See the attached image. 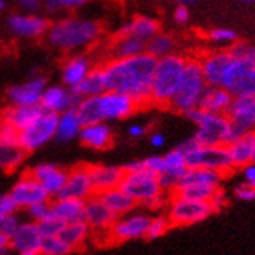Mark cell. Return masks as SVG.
Wrapping results in <instances>:
<instances>
[{
	"label": "cell",
	"mask_w": 255,
	"mask_h": 255,
	"mask_svg": "<svg viewBox=\"0 0 255 255\" xmlns=\"http://www.w3.org/2000/svg\"><path fill=\"white\" fill-rule=\"evenodd\" d=\"M185 157V165L188 170L204 168L213 170L224 176L231 174L234 165L229 156L227 146H199L196 145L191 151H188Z\"/></svg>",
	"instance_id": "8"
},
{
	"label": "cell",
	"mask_w": 255,
	"mask_h": 255,
	"mask_svg": "<svg viewBox=\"0 0 255 255\" xmlns=\"http://www.w3.org/2000/svg\"><path fill=\"white\" fill-rule=\"evenodd\" d=\"M89 227L84 221H80V223H72V224H64V229L59 234V238L64 241V243H67L73 251L80 249L89 238Z\"/></svg>",
	"instance_id": "36"
},
{
	"label": "cell",
	"mask_w": 255,
	"mask_h": 255,
	"mask_svg": "<svg viewBox=\"0 0 255 255\" xmlns=\"http://www.w3.org/2000/svg\"><path fill=\"white\" fill-rule=\"evenodd\" d=\"M128 132H129V135L132 138H138V137H142L146 132V128L143 125H132V126H129Z\"/></svg>",
	"instance_id": "58"
},
{
	"label": "cell",
	"mask_w": 255,
	"mask_h": 255,
	"mask_svg": "<svg viewBox=\"0 0 255 255\" xmlns=\"http://www.w3.org/2000/svg\"><path fill=\"white\" fill-rule=\"evenodd\" d=\"M157 59L142 53L128 59H109L101 67L106 92L129 97L140 108L151 103V86Z\"/></svg>",
	"instance_id": "1"
},
{
	"label": "cell",
	"mask_w": 255,
	"mask_h": 255,
	"mask_svg": "<svg viewBox=\"0 0 255 255\" xmlns=\"http://www.w3.org/2000/svg\"><path fill=\"white\" fill-rule=\"evenodd\" d=\"M28 216H30V221L39 224L48 218H52L53 213H52V201H47V202H41V204H36V206L27 209Z\"/></svg>",
	"instance_id": "44"
},
{
	"label": "cell",
	"mask_w": 255,
	"mask_h": 255,
	"mask_svg": "<svg viewBox=\"0 0 255 255\" xmlns=\"http://www.w3.org/2000/svg\"><path fill=\"white\" fill-rule=\"evenodd\" d=\"M232 61L231 53L227 50H220V52H213L206 56L199 58V66L204 75V80L209 87H220L221 78L229 62Z\"/></svg>",
	"instance_id": "22"
},
{
	"label": "cell",
	"mask_w": 255,
	"mask_h": 255,
	"mask_svg": "<svg viewBox=\"0 0 255 255\" xmlns=\"http://www.w3.org/2000/svg\"><path fill=\"white\" fill-rule=\"evenodd\" d=\"M143 163V168L152 174H156L157 177L160 174H163L165 171V163H163V157L162 156H149V157H145L142 160Z\"/></svg>",
	"instance_id": "50"
},
{
	"label": "cell",
	"mask_w": 255,
	"mask_h": 255,
	"mask_svg": "<svg viewBox=\"0 0 255 255\" xmlns=\"http://www.w3.org/2000/svg\"><path fill=\"white\" fill-rule=\"evenodd\" d=\"M25 152L19 145H2L0 143V170L14 171L25 160Z\"/></svg>",
	"instance_id": "39"
},
{
	"label": "cell",
	"mask_w": 255,
	"mask_h": 255,
	"mask_svg": "<svg viewBox=\"0 0 255 255\" xmlns=\"http://www.w3.org/2000/svg\"><path fill=\"white\" fill-rule=\"evenodd\" d=\"M95 196L103 202L105 206L117 216V218L134 212V209L137 206V204L126 193H123L120 188H112V190L103 191V193L95 195Z\"/></svg>",
	"instance_id": "30"
},
{
	"label": "cell",
	"mask_w": 255,
	"mask_h": 255,
	"mask_svg": "<svg viewBox=\"0 0 255 255\" xmlns=\"http://www.w3.org/2000/svg\"><path fill=\"white\" fill-rule=\"evenodd\" d=\"M119 188L135 204L149 210H156L167 204V196L162 191L159 177L145 168L135 173H125Z\"/></svg>",
	"instance_id": "4"
},
{
	"label": "cell",
	"mask_w": 255,
	"mask_h": 255,
	"mask_svg": "<svg viewBox=\"0 0 255 255\" xmlns=\"http://www.w3.org/2000/svg\"><path fill=\"white\" fill-rule=\"evenodd\" d=\"M72 252H73V249L67 243H64L59 237L44 238L41 249H39L41 255H69Z\"/></svg>",
	"instance_id": "41"
},
{
	"label": "cell",
	"mask_w": 255,
	"mask_h": 255,
	"mask_svg": "<svg viewBox=\"0 0 255 255\" xmlns=\"http://www.w3.org/2000/svg\"><path fill=\"white\" fill-rule=\"evenodd\" d=\"M76 116L80 119V123L83 126L101 123V116H100V106H98V97L92 98H83L80 105L75 108Z\"/></svg>",
	"instance_id": "40"
},
{
	"label": "cell",
	"mask_w": 255,
	"mask_h": 255,
	"mask_svg": "<svg viewBox=\"0 0 255 255\" xmlns=\"http://www.w3.org/2000/svg\"><path fill=\"white\" fill-rule=\"evenodd\" d=\"M149 223L151 216L146 212H131L117 218L109 229L106 240L112 243H125V241L146 238Z\"/></svg>",
	"instance_id": "11"
},
{
	"label": "cell",
	"mask_w": 255,
	"mask_h": 255,
	"mask_svg": "<svg viewBox=\"0 0 255 255\" xmlns=\"http://www.w3.org/2000/svg\"><path fill=\"white\" fill-rule=\"evenodd\" d=\"M6 8V2H3V0H0V11H3Z\"/></svg>",
	"instance_id": "61"
},
{
	"label": "cell",
	"mask_w": 255,
	"mask_h": 255,
	"mask_svg": "<svg viewBox=\"0 0 255 255\" xmlns=\"http://www.w3.org/2000/svg\"><path fill=\"white\" fill-rule=\"evenodd\" d=\"M185 64L187 58L177 53L157 59L151 86V103L157 106H170L182 81Z\"/></svg>",
	"instance_id": "3"
},
{
	"label": "cell",
	"mask_w": 255,
	"mask_h": 255,
	"mask_svg": "<svg viewBox=\"0 0 255 255\" xmlns=\"http://www.w3.org/2000/svg\"><path fill=\"white\" fill-rule=\"evenodd\" d=\"M163 163H165V171L160 176H167L170 179L179 182L181 176L185 173L187 165H185V157L179 149H170L167 154H163Z\"/></svg>",
	"instance_id": "38"
},
{
	"label": "cell",
	"mask_w": 255,
	"mask_h": 255,
	"mask_svg": "<svg viewBox=\"0 0 255 255\" xmlns=\"http://www.w3.org/2000/svg\"><path fill=\"white\" fill-rule=\"evenodd\" d=\"M234 193L241 201H254L255 199V188L249 187L248 184H241V185L235 187Z\"/></svg>",
	"instance_id": "53"
},
{
	"label": "cell",
	"mask_w": 255,
	"mask_h": 255,
	"mask_svg": "<svg viewBox=\"0 0 255 255\" xmlns=\"http://www.w3.org/2000/svg\"><path fill=\"white\" fill-rule=\"evenodd\" d=\"M254 134H255V132H254Z\"/></svg>",
	"instance_id": "64"
},
{
	"label": "cell",
	"mask_w": 255,
	"mask_h": 255,
	"mask_svg": "<svg viewBox=\"0 0 255 255\" xmlns=\"http://www.w3.org/2000/svg\"><path fill=\"white\" fill-rule=\"evenodd\" d=\"M234 98L255 95V62L234 59L226 67L221 86Z\"/></svg>",
	"instance_id": "7"
},
{
	"label": "cell",
	"mask_w": 255,
	"mask_h": 255,
	"mask_svg": "<svg viewBox=\"0 0 255 255\" xmlns=\"http://www.w3.org/2000/svg\"><path fill=\"white\" fill-rule=\"evenodd\" d=\"M157 33H160V23L157 19L145 14H138L125 22L120 27L117 36H132L142 42H148Z\"/></svg>",
	"instance_id": "23"
},
{
	"label": "cell",
	"mask_w": 255,
	"mask_h": 255,
	"mask_svg": "<svg viewBox=\"0 0 255 255\" xmlns=\"http://www.w3.org/2000/svg\"><path fill=\"white\" fill-rule=\"evenodd\" d=\"M206 87L207 84H206V80H204V75L199 66V59L187 58L182 81L171 100L170 108L182 114H187L190 111L196 109L204 91H206Z\"/></svg>",
	"instance_id": "6"
},
{
	"label": "cell",
	"mask_w": 255,
	"mask_h": 255,
	"mask_svg": "<svg viewBox=\"0 0 255 255\" xmlns=\"http://www.w3.org/2000/svg\"><path fill=\"white\" fill-rule=\"evenodd\" d=\"M83 125L80 123V119L76 116L75 109L66 111L61 116H58V126H56V135L55 138L61 143H67L72 140L78 138L81 132Z\"/></svg>",
	"instance_id": "33"
},
{
	"label": "cell",
	"mask_w": 255,
	"mask_h": 255,
	"mask_svg": "<svg viewBox=\"0 0 255 255\" xmlns=\"http://www.w3.org/2000/svg\"><path fill=\"white\" fill-rule=\"evenodd\" d=\"M101 25L97 20L84 17H61L50 23L47 31L48 44L64 52H73L92 45L100 39Z\"/></svg>",
	"instance_id": "2"
},
{
	"label": "cell",
	"mask_w": 255,
	"mask_h": 255,
	"mask_svg": "<svg viewBox=\"0 0 255 255\" xmlns=\"http://www.w3.org/2000/svg\"><path fill=\"white\" fill-rule=\"evenodd\" d=\"M17 213V207L14 206V202L9 198L8 193L0 195V216L5 215H14Z\"/></svg>",
	"instance_id": "52"
},
{
	"label": "cell",
	"mask_w": 255,
	"mask_h": 255,
	"mask_svg": "<svg viewBox=\"0 0 255 255\" xmlns=\"http://www.w3.org/2000/svg\"><path fill=\"white\" fill-rule=\"evenodd\" d=\"M8 195L12 199V202H14L17 210L19 209L27 210V209L36 206V204L50 201V196L47 195V191L28 171L19 177L17 182L12 185Z\"/></svg>",
	"instance_id": "13"
},
{
	"label": "cell",
	"mask_w": 255,
	"mask_h": 255,
	"mask_svg": "<svg viewBox=\"0 0 255 255\" xmlns=\"http://www.w3.org/2000/svg\"><path fill=\"white\" fill-rule=\"evenodd\" d=\"M86 5V0H48L45 3V9L48 12H62V11H67V9H76Z\"/></svg>",
	"instance_id": "45"
},
{
	"label": "cell",
	"mask_w": 255,
	"mask_h": 255,
	"mask_svg": "<svg viewBox=\"0 0 255 255\" xmlns=\"http://www.w3.org/2000/svg\"><path fill=\"white\" fill-rule=\"evenodd\" d=\"M44 114L41 106H9L2 114V122L8 123L16 131H23Z\"/></svg>",
	"instance_id": "27"
},
{
	"label": "cell",
	"mask_w": 255,
	"mask_h": 255,
	"mask_svg": "<svg viewBox=\"0 0 255 255\" xmlns=\"http://www.w3.org/2000/svg\"><path fill=\"white\" fill-rule=\"evenodd\" d=\"M19 6L22 12H27V14H37V11L42 8V3L39 0H20Z\"/></svg>",
	"instance_id": "55"
},
{
	"label": "cell",
	"mask_w": 255,
	"mask_h": 255,
	"mask_svg": "<svg viewBox=\"0 0 255 255\" xmlns=\"http://www.w3.org/2000/svg\"><path fill=\"white\" fill-rule=\"evenodd\" d=\"M255 146V134L249 132L237 138L235 142L227 145L229 156H231L234 168H243L252 162V152Z\"/></svg>",
	"instance_id": "31"
},
{
	"label": "cell",
	"mask_w": 255,
	"mask_h": 255,
	"mask_svg": "<svg viewBox=\"0 0 255 255\" xmlns=\"http://www.w3.org/2000/svg\"><path fill=\"white\" fill-rule=\"evenodd\" d=\"M122 170H123V173H135V171L143 170V163H142V160H131V162L125 163Z\"/></svg>",
	"instance_id": "57"
},
{
	"label": "cell",
	"mask_w": 255,
	"mask_h": 255,
	"mask_svg": "<svg viewBox=\"0 0 255 255\" xmlns=\"http://www.w3.org/2000/svg\"><path fill=\"white\" fill-rule=\"evenodd\" d=\"M92 196H95V191L92 187L91 174H89V165H76V167L69 170L66 184H64L58 198L59 199H76V201L86 202Z\"/></svg>",
	"instance_id": "14"
},
{
	"label": "cell",
	"mask_w": 255,
	"mask_h": 255,
	"mask_svg": "<svg viewBox=\"0 0 255 255\" xmlns=\"http://www.w3.org/2000/svg\"><path fill=\"white\" fill-rule=\"evenodd\" d=\"M89 174H91L95 195L119 188L125 176L122 167H116V165H89Z\"/></svg>",
	"instance_id": "24"
},
{
	"label": "cell",
	"mask_w": 255,
	"mask_h": 255,
	"mask_svg": "<svg viewBox=\"0 0 255 255\" xmlns=\"http://www.w3.org/2000/svg\"><path fill=\"white\" fill-rule=\"evenodd\" d=\"M252 162L255 163V146H254V152H252Z\"/></svg>",
	"instance_id": "63"
},
{
	"label": "cell",
	"mask_w": 255,
	"mask_h": 255,
	"mask_svg": "<svg viewBox=\"0 0 255 255\" xmlns=\"http://www.w3.org/2000/svg\"><path fill=\"white\" fill-rule=\"evenodd\" d=\"M234 97L229 94L227 91H224L223 87H206L204 91L198 108L210 112V114H221V116H226L229 108L232 105Z\"/></svg>",
	"instance_id": "28"
},
{
	"label": "cell",
	"mask_w": 255,
	"mask_h": 255,
	"mask_svg": "<svg viewBox=\"0 0 255 255\" xmlns=\"http://www.w3.org/2000/svg\"><path fill=\"white\" fill-rule=\"evenodd\" d=\"M22 255H41L39 252H27V254H22Z\"/></svg>",
	"instance_id": "62"
},
{
	"label": "cell",
	"mask_w": 255,
	"mask_h": 255,
	"mask_svg": "<svg viewBox=\"0 0 255 255\" xmlns=\"http://www.w3.org/2000/svg\"><path fill=\"white\" fill-rule=\"evenodd\" d=\"M227 52L234 59L255 62V47L248 42H234Z\"/></svg>",
	"instance_id": "43"
},
{
	"label": "cell",
	"mask_w": 255,
	"mask_h": 255,
	"mask_svg": "<svg viewBox=\"0 0 255 255\" xmlns=\"http://www.w3.org/2000/svg\"><path fill=\"white\" fill-rule=\"evenodd\" d=\"M149 142L154 148H162L165 145V135L160 134V132H154V134H151Z\"/></svg>",
	"instance_id": "59"
},
{
	"label": "cell",
	"mask_w": 255,
	"mask_h": 255,
	"mask_svg": "<svg viewBox=\"0 0 255 255\" xmlns=\"http://www.w3.org/2000/svg\"><path fill=\"white\" fill-rule=\"evenodd\" d=\"M81 100L83 98H80L76 94H73L70 89L64 86H47L42 94L39 106L42 108L44 112L61 116V114H64L66 111L75 109L80 105Z\"/></svg>",
	"instance_id": "17"
},
{
	"label": "cell",
	"mask_w": 255,
	"mask_h": 255,
	"mask_svg": "<svg viewBox=\"0 0 255 255\" xmlns=\"http://www.w3.org/2000/svg\"><path fill=\"white\" fill-rule=\"evenodd\" d=\"M176 42L167 33H157L154 37H151L148 42H145V53L152 56L154 59H162L165 56H170L174 53Z\"/></svg>",
	"instance_id": "37"
},
{
	"label": "cell",
	"mask_w": 255,
	"mask_h": 255,
	"mask_svg": "<svg viewBox=\"0 0 255 255\" xmlns=\"http://www.w3.org/2000/svg\"><path fill=\"white\" fill-rule=\"evenodd\" d=\"M28 173L42 185V188L47 191L50 199L58 198L67 179V170H62L58 165L50 163V162H42V163L34 165L33 168L28 170Z\"/></svg>",
	"instance_id": "19"
},
{
	"label": "cell",
	"mask_w": 255,
	"mask_h": 255,
	"mask_svg": "<svg viewBox=\"0 0 255 255\" xmlns=\"http://www.w3.org/2000/svg\"><path fill=\"white\" fill-rule=\"evenodd\" d=\"M209 37L216 44H234L237 41V33L232 28H213Z\"/></svg>",
	"instance_id": "48"
},
{
	"label": "cell",
	"mask_w": 255,
	"mask_h": 255,
	"mask_svg": "<svg viewBox=\"0 0 255 255\" xmlns=\"http://www.w3.org/2000/svg\"><path fill=\"white\" fill-rule=\"evenodd\" d=\"M37 227H39L42 238H55V237H59L61 231L64 229V224L59 220H56L55 216H52V218L37 224Z\"/></svg>",
	"instance_id": "46"
},
{
	"label": "cell",
	"mask_w": 255,
	"mask_h": 255,
	"mask_svg": "<svg viewBox=\"0 0 255 255\" xmlns=\"http://www.w3.org/2000/svg\"><path fill=\"white\" fill-rule=\"evenodd\" d=\"M92 62L86 55H75L70 56L62 66V81H64V87L67 89H75L78 84H81V81L86 78V76L91 73L92 70Z\"/></svg>",
	"instance_id": "26"
},
{
	"label": "cell",
	"mask_w": 255,
	"mask_h": 255,
	"mask_svg": "<svg viewBox=\"0 0 255 255\" xmlns=\"http://www.w3.org/2000/svg\"><path fill=\"white\" fill-rule=\"evenodd\" d=\"M70 91L80 98H92L105 94L106 89H105V80H103L101 67H94L91 73L81 81V84H78L75 89H70Z\"/></svg>",
	"instance_id": "34"
},
{
	"label": "cell",
	"mask_w": 255,
	"mask_h": 255,
	"mask_svg": "<svg viewBox=\"0 0 255 255\" xmlns=\"http://www.w3.org/2000/svg\"><path fill=\"white\" fill-rule=\"evenodd\" d=\"M170 227H171V224H170L168 218L165 215L154 216V218H151L149 229H148V234H146V240H156V238L163 237L165 234L168 232Z\"/></svg>",
	"instance_id": "42"
},
{
	"label": "cell",
	"mask_w": 255,
	"mask_h": 255,
	"mask_svg": "<svg viewBox=\"0 0 255 255\" xmlns=\"http://www.w3.org/2000/svg\"><path fill=\"white\" fill-rule=\"evenodd\" d=\"M212 213L213 212L209 202L187 201L177 196H170L167 201V215L165 216L168 218L171 227H184L206 221Z\"/></svg>",
	"instance_id": "9"
},
{
	"label": "cell",
	"mask_w": 255,
	"mask_h": 255,
	"mask_svg": "<svg viewBox=\"0 0 255 255\" xmlns=\"http://www.w3.org/2000/svg\"><path fill=\"white\" fill-rule=\"evenodd\" d=\"M173 19L176 23L179 25H184L188 22L190 19V9L184 5V3H179L176 8H174V12H173Z\"/></svg>",
	"instance_id": "54"
},
{
	"label": "cell",
	"mask_w": 255,
	"mask_h": 255,
	"mask_svg": "<svg viewBox=\"0 0 255 255\" xmlns=\"http://www.w3.org/2000/svg\"><path fill=\"white\" fill-rule=\"evenodd\" d=\"M226 117L231 122L232 142L245 134L255 132V95L234 98Z\"/></svg>",
	"instance_id": "12"
},
{
	"label": "cell",
	"mask_w": 255,
	"mask_h": 255,
	"mask_svg": "<svg viewBox=\"0 0 255 255\" xmlns=\"http://www.w3.org/2000/svg\"><path fill=\"white\" fill-rule=\"evenodd\" d=\"M58 116L44 112L42 116L33 122L28 128L19 132V146L25 152H33L52 142L56 135Z\"/></svg>",
	"instance_id": "10"
},
{
	"label": "cell",
	"mask_w": 255,
	"mask_h": 255,
	"mask_svg": "<svg viewBox=\"0 0 255 255\" xmlns=\"http://www.w3.org/2000/svg\"><path fill=\"white\" fill-rule=\"evenodd\" d=\"M45 87L44 76H34L22 84L9 87L6 95L11 106H39Z\"/></svg>",
	"instance_id": "18"
},
{
	"label": "cell",
	"mask_w": 255,
	"mask_h": 255,
	"mask_svg": "<svg viewBox=\"0 0 255 255\" xmlns=\"http://www.w3.org/2000/svg\"><path fill=\"white\" fill-rule=\"evenodd\" d=\"M6 27L11 34L20 39H36L47 34L50 22L42 14H27V12H14L6 20Z\"/></svg>",
	"instance_id": "15"
},
{
	"label": "cell",
	"mask_w": 255,
	"mask_h": 255,
	"mask_svg": "<svg viewBox=\"0 0 255 255\" xmlns=\"http://www.w3.org/2000/svg\"><path fill=\"white\" fill-rule=\"evenodd\" d=\"M98 106H100V116L101 122H119L131 117L132 114L138 109L134 101L123 94L117 92H105L98 97Z\"/></svg>",
	"instance_id": "16"
},
{
	"label": "cell",
	"mask_w": 255,
	"mask_h": 255,
	"mask_svg": "<svg viewBox=\"0 0 255 255\" xmlns=\"http://www.w3.org/2000/svg\"><path fill=\"white\" fill-rule=\"evenodd\" d=\"M243 176H245V184H248L249 187L255 184V163L254 162L243 167Z\"/></svg>",
	"instance_id": "56"
},
{
	"label": "cell",
	"mask_w": 255,
	"mask_h": 255,
	"mask_svg": "<svg viewBox=\"0 0 255 255\" xmlns=\"http://www.w3.org/2000/svg\"><path fill=\"white\" fill-rule=\"evenodd\" d=\"M198 129L193 135L199 146H227L232 143L231 122L221 114H210L199 108L185 114Z\"/></svg>",
	"instance_id": "5"
},
{
	"label": "cell",
	"mask_w": 255,
	"mask_h": 255,
	"mask_svg": "<svg viewBox=\"0 0 255 255\" xmlns=\"http://www.w3.org/2000/svg\"><path fill=\"white\" fill-rule=\"evenodd\" d=\"M145 53V42L132 36H117L112 42V59H128Z\"/></svg>",
	"instance_id": "35"
},
{
	"label": "cell",
	"mask_w": 255,
	"mask_h": 255,
	"mask_svg": "<svg viewBox=\"0 0 255 255\" xmlns=\"http://www.w3.org/2000/svg\"><path fill=\"white\" fill-rule=\"evenodd\" d=\"M224 174L213 171V170H204V168H195V170H185V173L181 176L177 187H185V185H206L218 188L221 181L224 179ZM176 187V188H177Z\"/></svg>",
	"instance_id": "32"
},
{
	"label": "cell",
	"mask_w": 255,
	"mask_h": 255,
	"mask_svg": "<svg viewBox=\"0 0 255 255\" xmlns=\"http://www.w3.org/2000/svg\"><path fill=\"white\" fill-rule=\"evenodd\" d=\"M117 221V216L114 215L103 202L97 196H92L84 202V223L87 224L89 231L101 232L108 235L109 229Z\"/></svg>",
	"instance_id": "20"
},
{
	"label": "cell",
	"mask_w": 255,
	"mask_h": 255,
	"mask_svg": "<svg viewBox=\"0 0 255 255\" xmlns=\"http://www.w3.org/2000/svg\"><path fill=\"white\" fill-rule=\"evenodd\" d=\"M42 240L44 238L36 223H20L14 235L9 238V249L17 252L19 255L27 252H39Z\"/></svg>",
	"instance_id": "21"
},
{
	"label": "cell",
	"mask_w": 255,
	"mask_h": 255,
	"mask_svg": "<svg viewBox=\"0 0 255 255\" xmlns=\"http://www.w3.org/2000/svg\"><path fill=\"white\" fill-rule=\"evenodd\" d=\"M0 143L2 145H19V131L5 122H0Z\"/></svg>",
	"instance_id": "49"
},
{
	"label": "cell",
	"mask_w": 255,
	"mask_h": 255,
	"mask_svg": "<svg viewBox=\"0 0 255 255\" xmlns=\"http://www.w3.org/2000/svg\"><path fill=\"white\" fill-rule=\"evenodd\" d=\"M78 138L84 146L91 149H97V151L106 149L114 143V134H112L111 126L103 122L83 126Z\"/></svg>",
	"instance_id": "25"
},
{
	"label": "cell",
	"mask_w": 255,
	"mask_h": 255,
	"mask_svg": "<svg viewBox=\"0 0 255 255\" xmlns=\"http://www.w3.org/2000/svg\"><path fill=\"white\" fill-rule=\"evenodd\" d=\"M22 221L19 220L17 213L14 215H5V216H0V237H5V238H11L14 235L16 229L19 227Z\"/></svg>",
	"instance_id": "47"
},
{
	"label": "cell",
	"mask_w": 255,
	"mask_h": 255,
	"mask_svg": "<svg viewBox=\"0 0 255 255\" xmlns=\"http://www.w3.org/2000/svg\"><path fill=\"white\" fill-rule=\"evenodd\" d=\"M209 206H210L213 213L223 210L227 206V195H226V191L221 187H218L213 191V195L209 199Z\"/></svg>",
	"instance_id": "51"
},
{
	"label": "cell",
	"mask_w": 255,
	"mask_h": 255,
	"mask_svg": "<svg viewBox=\"0 0 255 255\" xmlns=\"http://www.w3.org/2000/svg\"><path fill=\"white\" fill-rule=\"evenodd\" d=\"M9 251V240L5 237H0V255H6Z\"/></svg>",
	"instance_id": "60"
},
{
	"label": "cell",
	"mask_w": 255,
	"mask_h": 255,
	"mask_svg": "<svg viewBox=\"0 0 255 255\" xmlns=\"http://www.w3.org/2000/svg\"><path fill=\"white\" fill-rule=\"evenodd\" d=\"M52 213L62 224L84 221V202L76 199H53Z\"/></svg>",
	"instance_id": "29"
}]
</instances>
